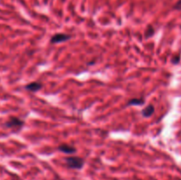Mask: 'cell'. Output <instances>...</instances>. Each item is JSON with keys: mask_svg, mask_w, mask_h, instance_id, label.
<instances>
[{"mask_svg": "<svg viewBox=\"0 0 181 180\" xmlns=\"http://www.w3.org/2000/svg\"><path fill=\"white\" fill-rule=\"evenodd\" d=\"M174 8H175V9H177V10H181V0H179V1H178V3L175 5Z\"/></svg>", "mask_w": 181, "mask_h": 180, "instance_id": "cell-9", "label": "cell"}, {"mask_svg": "<svg viewBox=\"0 0 181 180\" xmlns=\"http://www.w3.org/2000/svg\"><path fill=\"white\" fill-rule=\"evenodd\" d=\"M71 38L70 35L68 34H61V33H58V34H54L53 36L50 38V43H64L67 40H69Z\"/></svg>", "mask_w": 181, "mask_h": 180, "instance_id": "cell-3", "label": "cell"}, {"mask_svg": "<svg viewBox=\"0 0 181 180\" xmlns=\"http://www.w3.org/2000/svg\"><path fill=\"white\" fill-rule=\"evenodd\" d=\"M65 161L69 168L80 170L84 165V160L81 157L77 156H70L65 159Z\"/></svg>", "mask_w": 181, "mask_h": 180, "instance_id": "cell-1", "label": "cell"}, {"mask_svg": "<svg viewBox=\"0 0 181 180\" xmlns=\"http://www.w3.org/2000/svg\"><path fill=\"white\" fill-rule=\"evenodd\" d=\"M58 149L65 154H74L76 152V148H74V147H72L70 145H68V144H62V145L58 146Z\"/></svg>", "mask_w": 181, "mask_h": 180, "instance_id": "cell-4", "label": "cell"}, {"mask_svg": "<svg viewBox=\"0 0 181 180\" xmlns=\"http://www.w3.org/2000/svg\"><path fill=\"white\" fill-rule=\"evenodd\" d=\"M142 104H144V99H142V98H134V99L130 100L127 102V106H130V105H142Z\"/></svg>", "mask_w": 181, "mask_h": 180, "instance_id": "cell-7", "label": "cell"}, {"mask_svg": "<svg viewBox=\"0 0 181 180\" xmlns=\"http://www.w3.org/2000/svg\"><path fill=\"white\" fill-rule=\"evenodd\" d=\"M178 61H179V57H177L176 58H173V59H172V62H173V63H178Z\"/></svg>", "mask_w": 181, "mask_h": 180, "instance_id": "cell-10", "label": "cell"}, {"mask_svg": "<svg viewBox=\"0 0 181 180\" xmlns=\"http://www.w3.org/2000/svg\"><path fill=\"white\" fill-rule=\"evenodd\" d=\"M42 87H43L42 83L37 82V81L31 82V83L28 84V85L25 87V88H26L27 90H28V91H32V92H36V91H38V90H40Z\"/></svg>", "mask_w": 181, "mask_h": 180, "instance_id": "cell-5", "label": "cell"}, {"mask_svg": "<svg viewBox=\"0 0 181 180\" xmlns=\"http://www.w3.org/2000/svg\"><path fill=\"white\" fill-rule=\"evenodd\" d=\"M154 111H155V107L153 105H148L145 109L142 110L141 114L145 117H149L153 115Z\"/></svg>", "mask_w": 181, "mask_h": 180, "instance_id": "cell-6", "label": "cell"}, {"mask_svg": "<svg viewBox=\"0 0 181 180\" xmlns=\"http://www.w3.org/2000/svg\"><path fill=\"white\" fill-rule=\"evenodd\" d=\"M23 124H24V121H22L21 119L18 117H12L6 123V126L8 128H13V129L19 130L23 126Z\"/></svg>", "mask_w": 181, "mask_h": 180, "instance_id": "cell-2", "label": "cell"}, {"mask_svg": "<svg viewBox=\"0 0 181 180\" xmlns=\"http://www.w3.org/2000/svg\"><path fill=\"white\" fill-rule=\"evenodd\" d=\"M153 34H154V29H153L151 27H149V29L146 31V37H147V38H149V37L152 36Z\"/></svg>", "mask_w": 181, "mask_h": 180, "instance_id": "cell-8", "label": "cell"}]
</instances>
